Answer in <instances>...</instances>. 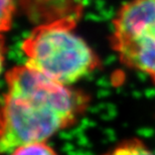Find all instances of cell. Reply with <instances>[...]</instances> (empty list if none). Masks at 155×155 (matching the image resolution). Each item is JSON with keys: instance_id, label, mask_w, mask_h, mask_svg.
Segmentation results:
<instances>
[{"instance_id": "7a4b0ae2", "label": "cell", "mask_w": 155, "mask_h": 155, "mask_svg": "<svg viewBox=\"0 0 155 155\" xmlns=\"http://www.w3.org/2000/svg\"><path fill=\"white\" fill-rule=\"evenodd\" d=\"M77 18L69 14L35 27L20 45L25 64L66 86L94 73L101 66L100 58L77 33Z\"/></svg>"}, {"instance_id": "3957f363", "label": "cell", "mask_w": 155, "mask_h": 155, "mask_svg": "<svg viewBox=\"0 0 155 155\" xmlns=\"http://www.w3.org/2000/svg\"><path fill=\"white\" fill-rule=\"evenodd\" d=\"M110 45L120 63L155 85V0H129L112 20Z\"/></svg>"}, {"instance_id": "277c9868", "label": "cell", "mask_w": 155, "mask_h": 155, "mask_svg": "<svg viewBox=\"0 0 155 155\" xmlns=\"http://www.w3.org/2000/svg\"><path fill=\"white\" fill-rule=\"evenodd\" d=\"M103 155H155V153L139 139H129L121 142Z\"/></svg>"}, {"instance_id": "8992f818", "label": "cell", "mask_w": 155, "mask_h": 155, "mask_svg": "<svg viewBox=\"0 0 155 155\" xmlns=\"http://www.w3.org/2000/svg\"><path fill=\"white\" fill-rule=\"evenodd\" d=\"M15 0H1V30L7 31L11 26L15 12Z\"/></svg>"}, {"instance_id": "6da1fadb", "label": "cell", "mask_w": 155, "mask_h": 155, "mask_svg": "<svg viewBox=\"0 0 155 155\" xmlns=\"http://www.w3.org/2000/svg\"><path fill=\"white\" fill-rule=\"evenodd\" d=\"M86 93L17 64L5 74L0 124V150L10 153L20 145L48 141L73 126L89 107Z\"/></svg>"}, {"instance_id": "5b68a950", "label": "cell", "mask_w": 155, "mask_h": 155, "mask_svg": "<svg viewBox=\"0 0 155 155\" xmlns=\"http://www.w3.org/2000/svg\"><path fill=\"white\" fill-rule=\"evenodd\" d=\"M8 155H58L48 141L31 142L20 145L13 149Z\"/></svg>"}]
</instances>
